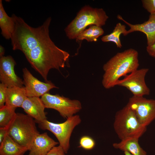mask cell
<instances>
[{
    "label": "cell",
    "mask_w": 155,
    "mask_h": 155,
    "mask_svg": "<svg viewBox=\"0 0 155 155\" xmlns=\"http://www.w3.org/2000/svg\"><path fill=\"white\" fill-rule=\"evenodd\" d=\"M139 65L138 53L135 49L117 53L103 66L102 86L106 89L114 87L120 78L137 69Z\"/></svg>",
    "instance_id": "1"
},
{
    "label": "cell",
    "mask_w": 155,
    "mask_h": 155,
    "mask_svg": "<svg viewBox=\"0 0 155 155\" xmlns=\"http://www.w3.org/2000/svg\"><path fill=\"white\" fill-rule=\"evenodd\" d=\"M108 18V16L102 8L85 5L78 11L64 31L68 38L76 39L88 26L92 25L101 27L105 24Z\"/></svg>",
    "instance_id": "2"
},
{
    "label": "cell",
    "mask_w": 155,
    "mask_h": 155,
    "mask_svg": "<svg viewBox=\"0 0 155 155\" xmlns=\"http://www.w3.org/2000/svg\"><path fill=\"white\" fill-rule=\"evenodd\" d=\"M36 123L35 120L28 115L16 113L7 127V135L29 150L35 137L40 133Z\"/></svg>",
    "instance_id": "3"
},
{
    "label": "cell",
    "mask_w": 155,
    "mask_h": 155,
    "mask_svg": "<svg viewBox=\"0 0 155 155\" xmlns=\"http://www.w3.org/2000/svg\"><path fill=\"white\" fill-rule=\"evenodd\" d=\"M113 127L121 140L131 138L139 139L147 130V127L140 123L133 111L127 105L116 113Z\"/></svg>",
    "instance_id": "4"
},
{
    "label": "cell",
    "mask_w": 155,
    "mask_h": 155,
    "mask_svg": "<svg viewBox=\"0 0 155 155\" xmlns=\"http://www.w3.org/2000/svg\"><path fill=\"white\" fill-rule=\"evenodd\" d=\"M64 122L55 123L47 119L37 123L41 129L47 130L52 132L57 139L59 145L66 154L70 148V140L75 128L81 123V120L78 115H74L67 119Z\"/></svg>",
    "instance_id": "5"
},
{
    "label": "cell",
    "mask_w": 155,
    "mask_h": 155,
    "mask_svg": "<svg viewBox=\"0 0 155 155\" xmlns=\"http://www.w3.org/2000/svg\"><path fill=\"white\" fill-rule=\"evenodd\" d=\"M45 108L57 111L61 116L66 119L79 112L82 108V104L77 100H71L59 94L47 93L41 97Z\"/></svg>",
    "instance_id": "6"
},
{
    "label": "cell",
    "mask_w": 155,
    "mask_h": 155,
    "mask_svg": "<svg viewBox=\"0 0 155 155\" xmlns=\"http://www.w3.org/2000/svg\"><path fill=\"white\" fill-rule=\"evenodd\" d=\"M127 105L133 111L143 126L147 127L155 119V100L133 96Z\"/></svg>",
    "instance_id": "7"
},
{
    "label": "cell",
    "mask_w": 155,
    "mask_h": 155,
    "mask_svg": "<svg viewBox=\"0 0 155 155\" xmlns=\"http://www.w3.org/2000/svg\"><path fill=\"white\" fill-rule=\"evenodd\" d=\"M149 71L147 68L137 69L124 76L117 82L116 86L125 88L136 96H143L150 94L149 88L145 81L146 75Z\"/></svg>",
    "instance_id": "8"
},
{
    "label": "cell",
    "mask_w": 155,
    "mask_h": 155,
    "mask_svg": "<svg viewBox=\"0 0 155 155\" xmlns=\"http://www.w3.org/2000/svg\"><path fill=\"white\" fill-rule=\"evenodd\" d=\"M23 83L28 97H40L49 92L51 89L58 88L51 81L41 82L35 77L26 68L22 69Z\"/></svg>",
    "instance_id": "9"
},
{
    "label": "cell",
    "mask_w": 155,
    "mask_h": 155,
    "mask_svg": "<svg viewBox=\"0 0 155 155\" xmlns=\"http://www.w3.org/2000/svg\"><path fill=\"white\" fill-rule=\"evenodd\" d=\"M16 61L11 56H3L0 58V80L7 88L22 87L23 80L15 73L14 68Z\"/></svg>",
    "instance_id": "10"
},
{
    "label": "cell",
    "mask_w": 155,
    "mask_h": 155,
    "mask_svg": "<svg viewBox=\"0 0 155 155\" xmlns=\"http://www.w3.org/2000/svg\"><path fill=\"white\" fill-rule=\"evenodd\" d=\"M117 18L129 27L127 31V35L134 32H140L146 34L148 46L152 45L155 43V14H150L148 20L142 24H134L127 22L119 15Z\"/></svg>",
    "instance_id": "11"
},
{
    "label": "cell",
    "mask_w": 155,
    "mask_h": 155,
    "mask_svg": "<svg viewBox=\"0 0 155 155\" xmlns=\"http://www.w3.org/2000/svg\"><path fill=\"white\" fill-rule=\"evenodd\" d=\"M21 108L26 114L34 119L36 123L47 119L45 105L39 97H27Z\"/></svg>",
    "instance_id": "12"
},
{
    "label": "cell",
    "mask_w": 155,
    "mask_h": 155,
    "mask_svg": "<svg viewBox=\"0 0 155 155\" xmlns=\"http://www.w3.org/2000/svg\"><path fill=\"white\" fill-rule=\"evenodd\" d=\"M59 144L46 132L39 133L34 139L29 149L28 155H46L49 151Z\"/></svg>",
    "instance_id": "13"
},
{
    "label": "cell",
    "mask_w": 155,
    "mask_h": 155,
    "mask_svg": "<svg viewBox=\"0 0 155 155\" xmlns=\"http://www.w3.org/2000/svg\"><path fill=\"white\" fill-rule=\"evenodd\" d=\"M27 97L24 87L7 88L6 92L5 105L11 107H21Z\"/></svg>",
    "instance_id": "14"
},
{
    "label": "cell",
    "mask_w": 155,
    "mask_h": 155,
    "mask_svg": "<svg viewBox=\"0 0 155 155\" xmlns=\"http://www.w3.org/2000/svg\"><path fill=\"white\" fill-rule=\"evenodd\" d=\"M0 27L1 34L6 39H11L15 28V22L13 17L9 16L6 12L0 0Z\"/></svg>",
    "instance_id": "15"
},
{
    "label": "cell",
    "mask_w": 155,
    "mask_h": 155,
    "mask_svg": "<svg viewBox=\"0 0 155 155\" xmlns=\"http://www.w3.org/2000/svg\"><path fill=\"white\" fill-rule=\"evenodd\" d=\"M139 138H131L121 140L119 143H114L113 146L115 149L129 152L133 155H147L146 152L140 146Z\"/></svg>",
    "instance_id": "16"
},
{
    "label": "cell",
    "mask_w": 155,
    "mask_h": 155,
    "mask_svg": "<svg viewBox=\"0 0 155 155\" xmlns=\"http://www.w3.org/2000/svg\"><path fill=\"white\" fill-rule=\"evenodd\" d=\"M0 155H23L28 149L20 145L8 135L0 144Z\"/></svg>",
    "instance_id": "17"
},
{
    "label": "cell",
    "mask_w": 155,
    "mask_h": 155,
    "mask_svg": "<svg viewBox=\"0 0 155 155\" xmlns=\"http://www.w3.org/2000/svg\"><path fill=\"white\" fill-rule=\"evenodd\" d=\"M126 28L125 25L120 22L117 23L111 33L102 37V41L104 42H113L115 44L117 48H121L122 45L120 39V36L121 34L124 36L127 35V30Z\"/></svg>",
    "instance_id": "18"
},
{
    "label": "cell",
    "mask_w": 155,
    "mask_h": 155,
    "mask_svg": "<svg viewBox=\"0 0 155 155\" xmlns=\"http://www.w3.org/2000/svg\"><path fill=\"white\" fill-rule=\"evenodd\" d=\"M104 32L101 27L91 25L81 32L77 38V41H82L84 39L88 42L96 41L97 39L103 35Z\"/></svg>",
    "instance_id": "19"
},
{
    "label": "cell",
    "mask_w": 155,
    "mask_h": 155,
    "mask_svg": "<svg viewBox=\"0 0 155 155\" xmlns=\"http://www.w3.org/2000/svg\"><path fill=\"white\" fill-rule=\"evenodd\" d=\"M16 108L5 105L0 108V127L9 126L16 115Z\"/></svg>",
    "instance_id": "20"
},
{
    "label": "cell",
    "mask_w": 155,
    "mask_h": 155,
    "mask_svg": "<svg viewBox=\"0 0 155 155\" xmlns=\"http://www.w3.org/2000/svg\"><path fill=\"white\" fill-rule=\"evenodd\" d=\"M79 145V147L86 150H89L94 148L95 142L92 137L88 135H84L80 138Z\"/></svg>",
    "instance_id": "21"
},
{
    "label": "cell",
    "mask_w": 155,
    "mask_h": 155,
    "mask_svg": "<svg viewBox=\"0 0 155 155\" xmlns=\"http://www.w3.org/2000/svg\"><path fill=\"white\" fill-rule=\"evenodd\" d=\"M142 2L143 7L150 14H155V0H142Z\"/></svg>",
    "instance_id": "22"
},
{
    "label": "cell",
    "mask_w": 155,
    "mask_h": 155,
    "mask_svg": "<svg viewBox=\"0 0 155 155\" xmlns=\"http://www.w3.org/2000/svg\"><path fill=\"white\" fill-rule=\"evenodd\" d=\"M7 88V87L4 84H0V108L5 105Z\"/></svg>",
    "instance_id": "23"
},
{
    "label": "cell",
    "mask_w": 155,
    "mask_h": 155,
    "mask_svg": "<svg viewBox=\"0 0 155 155\" xmlns=\"http://www.w3.org/2000/svg\"><path fill=\"white\" fill-rule=\"evenodd\" d=\"M66 153L59 145L53 148L46 155H65Z\"/></svg>",
    "instance_id": "24"
},
{
    "label": "cell",
    "mask_w": 155,
    "mask_h": 155,
    "mask_svg": "<svg viewBox=\"0 0 155 155\" xmlns=\"http://www.w3.org/2000/svg\"><path fill=\"white\" fill-rule=\"evenodd\" d=\"M7 135V127H0V144L3 141Z\"/></svg>",
    "instance_id": "25"
},
{
    "label": "cell",
    "mask_w": 155,
    "mask_h": 155,
    "mask_svg": "<svg viewBox=\"0 0 155 155\" xmlns=\"http://www.w3.org/2000/svg\"><path fill=\"white\" fill-rule=\"evenodd\" d=\"M146 50L149 55L155 58V43L152 45L147 46Z\"/></svg>",
    "instance_id": "26"
},
{
    "label": "cell",
    "mask_w": 155,
    "mask_h": 155,
    "mask_svg": "<svg viewBox=\"0 0 155 155\" xmlns=\"http://www.w3.org/2000/svg\"><path fill=\"white\" fill-rule=\"evenodd\" d=\"M5 50L3 46L0 45V57H2L4 56Z\"/></svg>",
    "instance_id": "27"
},
{
    "label": "cell",
    "mask_w": 155,
    "mask_h": 155,
    "mask_svg": "<svg viewBox=\"0 0 155 155\" xmlns=\"http://www.w3.org/2000/svg\"><path fill=\"white\" fill-rule=\"evenodd\" d=\"M124 154L125 155H133L129 152L127 151L124 152Z\"/></svg>",
    "instance_id": "28"
}]
</instances>
